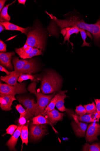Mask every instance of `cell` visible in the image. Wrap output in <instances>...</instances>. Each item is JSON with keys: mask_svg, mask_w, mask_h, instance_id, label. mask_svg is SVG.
<instances>
[{"mask_svg": "<svg viewBox=\"0 0 100 151\" xmlns=\"http://www.w3.org/2000/svg\"><path fill=\"white\" fill-rule=\"evenodd\" d=\"M52 27L57 26L62 29L67 27H76L89 32L92 36L95 44L100 47V17L94 24H88L85 22L80 13L75 9L69 13L66 18L59 20L53 17Z\"/></svg>", "mask_w": 100, "mask_h": 151, "instance_id": "6da1fadb", "label": "cell"}, {"mask_svg": "<svg viewBox=\"0 0 100 151\" xmlns=\"http://www.w3.org/2000/svg\"><path fill=\"white\" fill-rule=\"evenodd\" d=\"M46 31L38 26L29 30L26 43L34 49L44 50L46 45Z\"/></svg>", "mask_w": 100, "mask_h": 151, "instance_id": "7a4b0ae2", "label": "cell"}, {"mask_svg": "<svg viewBox=\"0 0 100 151\" xmlns=\"http://www.w3.org/2000/svg\"><path fill=\"white\" fill-rule=\"evenodd\" d=\"M62 81L60 76L54 72L48 73L42 78L40 89L44 94L55 93L60 88Z\"/></svg>", "mask_w": 100, "mask_h": 151, "instance_id": "3957f363", "label": "cell"}, {"mask_svg": "<svg viewBox=\"0 0 100 151\" xmlns=\"http://www.w3.org/2000/svg\"><path fill=\"white\" fill-rule=\"evenodd\" d=\"M37 84L36 82H33L28 86L27 89L31 93L35 94L37 98V102L35 116L39 114L45 116V110L54 97L55 93L46 95L41 92H37L36 90Z\"/></svg>", "mask_w": 100, "mask_h": 151, "instance_id": "277c9868", "label": "cell"}, {"mask_svg": "<svg viewBox=\"0 0 100 151\" xmlns=\"http://www.w3.org/2000/svg\"><path fill=\"white\" fill-rule=\"evenodd\" d=\"M27 90L24 83H21L16 86L8 84H0V95H9L15 96L17 94L26 93Z\"/></svg>", "mask_w": 100, "mask_h": 151, "instance_id": "5b68a950", "label": "cell"}, {"mask_svg": "<svg viewBox=\"0 0 100 151\" xmlns=\"http://www.w3.org/2000/svg\"><path fill=\"white\" fill-rule=\"evenodd\" d=\"M100 136V125L96 122H93L88 126L86 133L87 142L92 143L98 140V136Z\"/></svg>", "mask_w": 100, "mask_h": 151, "instance_id": "8992f818", "label": "cell"}, {"mask_svg": "<svg viewBox=\"0 0 100 151\" xmlns=\"http://www.w3.org/2000/svg\"><path fill=\"white\" fill-rule=\"evenodd\" d=\"M30 138L34 140H38L45 134L46 132V125L31 124L30 127Z\"/></svg>", "mask_w": 100, "mask_h": 151, "instance_id": "52a82bcc", "label": "cell"}, {"mask_svg": "<svg viewBox=\"0 0 100 151\" xmlns=\"http://www.w3.org/2000/svg\"><path fill=\"white\" fill-rule=\"evenodd\" d=\"M17 100L29 112L32 118L35 116L37 103L34 99L26 97L18 96Z\"/></svg>", "mask_w": 100, "mask_h": 151, "instance_id": "ba28073f", "label": "cell"}, {"mask_svg": "<svg viewBox=\"0 0 100 151\" xmlns=\"http://www.w3.org/2000/svg\"><path fill=\"white\" fill-rule=\"evenodd\" d=\"M73 116L75 121L71 123V126L75 134L79 137H84L87 128L88 124L87 123L79 122L77 115H73Z\"/></svg>", "mask_w": 100, "mask_h": 151, "instance_id": "9c48e42d", "label": "cell"}, {"mask_svg": "<svg viewBox=\"0 0 100 151\" xmlns=\"http://www.w3.org/2000/svg\"><path fill=\"white\" fill-rule=\"evenodd\" d=\"M15 96L9 95H0V107L3 111H9L14 101L16 100Z\"/></svg>", "mask_w": 100, "mask_h": 151, "instance_id": "30bf717a", "label": "cell"}, {"mask_svg": "<svg viewBox=\"0 0 100 151\" xmlns=\"http://www.w3.org/2000/svg\"><path fill=\"white\" fill-rule=\"evenodd\" d=\"M15 54V52H1L0 53V63L10 70H13L11 60L12 56Z\"/></svg>", "mask_w": 100, "mask_h": 151, "instance_id": "8fae6325", "label": "cell"}, {"mask_svg": "<svg viewBox=\"0 0 100 151\" xmlns=\"http://www.w3.org/2000/svg\"><path fill=\"white\" fill-rule=\"evenodd\" d=\"M81 29L77 28V27H67L64 28L61 31V33L64 36V41L63 44L65 43L66 41H68L67 45L70 43L71 45L72 46V49L74 48V45L73 43L70 42V38L72 35L75 34H78Z\"/></svg>", "mask_w": 100, "mask_h": 151, "instance_id": "7c38bea8", "label": "cell"}, {"mask_svg": "<svg viewBox=\"0 0 100 151\" xmlns=\"http://www.w3.org/2000/svg\"><path fill=\"white\" fill-rule=\"evenodd\" d=\"M23 74L15 71L11 72L10 74L5 76H1V79L7 84L12 86H16L19 85L17 83L18 79Z\"/></svg>", "mask_w": 100, "mask_h": 151, "instance_id": "4fadbf2b", "label": "cell"}, {"mask_svg": "<svg viewBox=\"0 0 100 151\" xmlns=\"http://www.w3.org/2000/svg\"><path fill=\"white\" fill-rule=\"evenodd\" d=\"M23 126H19L6 142V145L10 150H16L15 146L17 145L19 137L21 135Z\"/></svg>", "mask_w": 100, "mask_h": 151, "instance_id": "5bb4252c", "label": "cell"}, {"mask_svg": "<svg viewBox=\"0 0 100 151\" xmlns=\"http://www.w3.org/2000/svg\"><path fill=\"white\" fill-rule=\"evenodd\" d=\"M38 70L36 61L34 59H30L25 65L22 72L23 74L32 75L35 74Z\"/></svg>", "mask_w": 100, "mask_h": 151, "instance_id": "9a60e30c", "label": "cell"}, {"mask_svg": "<svg viewBox=\"0 0 100 151\" xmlns=\"http://www.w3.org/2000/svg\"><path fill=\"white\" fill-rule=\"evenodd\" d=\"M46 115L47 116L48 119L52 125H54L57 122L62 120L63 116V114L59 112L55 109L48 112Z\"/></svg>", "mask_w": 100, "mask_h": 151, "instance_id": "2e32d148", "label": "cell"}, {"mask_svg": "<svg viewBox=\"0 0 100 151\" xmlns=\"http://www.w3.org/2000/svg\"><path fill=\"white\" fill-rule=\"evenodd\" d=\"M28 60L29 59H19L18 57H13L12 62L15 68L14 71L22 74L23 67L28 62Z\"/></svg>", "mask_w": 100, "mask_h": 151, "instance_id": "e0dca14e", "label": "cell"}, {"mask_svg": "<svg viewBox=\"0 0 100 151\" xmlns=\"http://www.w3.org/2000/svg\"><path fill=\"white\" fill-rule=\"evenodd\" d=\"M0 23L5 27L6 30L19 31L21 32L22 33L25 34L27 35L30 29V27H29L26 28H24L9 22H1Z\"/></svg>", "mask_w": 100, "mask_h": 151, "instance_id": "ac0fdd59", "label": "cell"}, {"mask_svg": "<svg viewBox=\"0 0 100 151\" xmlns=\"http://www.w3.org/2000/svg\"><path fill=\"white\" fill-rule=\"evenodd\" d=\"M34 49V48L26 43L23 47L19 48H16L15 51L19 57L22 58L24 56L31 52Z\"/></svg>", "mask_w": 100, "mask_h": 151, "instance_id": "d6986e66", "label": "cell"}, {"mask_svg": "<svg viewBox=\"0 0 100 151\" xmlns=\"http://www.w3.org/2000/svg\"><path fill=\"white\" fill-rule=\"evenodd\" d=\"M67 91H62V93L56 103L55 106L60 111L63 112L66 111L65 105V99L66 98L67 96L65 93Z\"/></svg>", "mask_w": 100, "mask_h": 151, "instance_id": "ffe728a7", "label": "cell"}, {"mask_svg": "<svg viewBox=\"0 0 100 151\" xmlns=\"http://www.w3.org/2000/svg\"><path fill=\"white\" fill-rule=\"evenodd\" d=\"M62 91H60L59 93L55 95L51 100L50 103L46 107L44 111L45 116L48 112H49L55 109L57 101L60 97Z\"/></svg>", "mask_w": 100, "mask_h": 151, "instance_id": "44dd1931", "label": "cell"}, {"mask_svg": "<svg viewBox=\"0 0 100 151\" xmlns=\"http://www.w3.org/2000/svg\"><path fill=\"white\" fill-rule=\"evenodd\" d=\"M15 1L12 3L9 4L4 7L0 14V21L1 22H9L11 19V17L8 13L9 7L15 3Z\"/></svg>", "mask_w": 100, "mask_h": 151, "instance_id": "7402d4cb", "label": "cell"}, {"mask_svg": "<svg viewBox=\"0 0 100 151\" xmlns=\"http://www.w3.org/2000/svg\"><path fill=\"white\" fill-rule=\"evenodd\" d=\"M32 124H44L50 123L48 119L44 116L39 114L33 118Z\"/></svg>", "mask_w": 100, "mask_h": 151, "instance_id": "603a6c76", "label": "cell"}, {"mask_svg": "<svg viewBox=\"0 0 100 151\" xmlns=\"http://www.w3.org/2000/svg\"><path fill=\"white\" fill-rule=\"evenodd\" d=\"M83 151H100V143H95L92 145L85 143L83 146Z\"/></svg>", "mask_w": 100, "mask_h": 151, "instance_id": "cb8c5ba5", "label": "cell"}, {"mask_svg": "<svg viewBox=\"0 0 100 151\" xmlns=\"http://www.w3.org/2000/svg\"><path fill=\"white\" fill-rule=\"evenodd\" d=\"M28 125L23 126V127L21 138L22 142V144L25 143L27 145L28 143Z\"/></svg>", "mask_w": 100, "mask_h": 151, "instance_id": "d4e9b609", "label": "cell"}, {"mask_svg": "<svg viewBox=\"0 0 100 151\" xmlns=\"http://www.w3.org/2000/svg\"><path fill=\"white\" fill-rule=\"evenodd\" d=\"M16 108L20 115L25 117L27 119L32 118L29 112L27 109H24L21 104H18Z\"/></svg>", "mask_w": 100, "mask_h": 151, "instance_id": "484cf974", "label": "cell"}, {"mask_svg": "<svg viewBox=\"0 0 100 151\" xmlns=\"http://www.w3.org/2000/svg\"><path fill=\"white\" fill-rule=\"evenodd\" d=\"M42 52V51L41 50L35 48L31 52L23 57L22 59H31L33 57L42 55H43Z\"/></svg>", "mask_w": 100, "mask_h": 151, "instance_id": "4316f807", "label": "cell"}, {"mask_svg": "<svg viewBox=\"0 0 100 151\" xmlns=\"http://www.w3.org/2000/svg\"><path fill=\"white\" fill-rule=\"evenodd\" d=\"M78 120L87 123L95 122L91 117V114H85L82 116H77Z\"/></svg>", "mask_w": 100, "mask_h": 151, "instance_id": "83f0119b", "label": "cell"}, {"mask_svg": "<svg viewBox=\"0 0 100 151\" xmlns=\"http://www.w3.org/2000/svg\"><path fill=\"white\" fill-rule=\"evenodd\" d=\"M83 106L86 109L88 114H91L97 112L96 105L94 102L91 104L84 105Z\"/></svg>", "mask_w": 100, "mask_h": 151, "instance_id": "f1b7e54d", "label": "cell"}, {"mask_svg": "<svg viewBox=\"0 0 100 151\" xmlns=\"http://www.w3.org/2000/svg\"><path fill=\"white\" fill-rule=\"evenodd\" d=\"M29 79L31 80L32 81H37L35 76L29 74H23L19 77L18 81L19 83H21L23 81Z\"/></svg>", "mask_w": 100, "mask_h": 151, "instance_id": "f546056e", "label": "cell"}, {"mask_svg": "<svg viewBox=\"0 0 100 151\" xmlns=\"http://www.w3.org/2000/svg\"><path fill=\"white\" fill-rule=\"evenodd\" d=\"M86 32L87 31L85 30L82 29L80 32L83 41V42L81 46L82 47H83L84 46L90 47V44L91 43H88L86 42V38L87 37V34Z\"/></svg>", "mask_w": 100, "mask_h": 151, "instance_id": "4dcf8cb0", "label": "cell"}, {"mask_svg": "<svg viewBox=\"0 0 100 151\" xmlns=\"http://www.w3.org/2000/svg\"><path fill=\"white\" fill-rule=\"evenodd\" d=\"M75 111L76 114L79 116H82L87 113L86 109L81 104L76 107Z\"/></svg>", "mask_w": 100, "mask_h": 151, "instance_id": "1f68e13d", "label": "cell"}, {"mask_svg": "<svg viewBox=\"0 0 100 151\" xmlns=\"http://www.w3.org/2000/svg\"><path fill=\"white\" fill-rule=\"evenodd\" d=\"M18 127L17 126L14 125L9 126L6 130V134L12 135L15 132V130L17 129Z\"/></svg>", "mask_w": 100, "mask_h": 151, "instance_id": "d6a6232c", "label": "cell"}, {"mask_svg": "<svg viewBox=\"0 0 100 151\" xmlns=\"http://www.w3.org/2000/svg\"><path fill=\"white\" fill-rule=\"evenodd\" d=\"M27 119L25 117L22 115H20V117L18 120V123L19 124V126H25L26 125L27 120Z\"/></svg>", "mask_w": 100, "mask_h": 151, "instance_id": "836d02e7", "label": "cell"}, {"mask_svg": "<svg viewBox=\"0 0 100 151\" xmlns=\"http://www.w3.org/2000/svg\"><path fill=\"white\" fill-rule=\"evenodd\" d=\"M6 45L1 40H0V52H6Z\"/></svg>", "mask_w": 100, "mask_h": 151, "instance_id": "e575fe53", "label": "cell"}, {"mask_svg": "<svg viewBox=\"0 0 100 151\" xmlns=\"http://www.w3.org/2000/svg\"><path fill=\"white\" fill-rule=\"evenodd\" d=\"M96 104L97 112L100 118V99H94Z\"/></svg>", "mask_w": 100, "mask_h": 151, "instance_id": "d590c367", "label": "cell"}, {"mask_svg": "<svg viewBox=\"0 0 100 151\" xmlns=\"http://www.w3.org/2000/svg\"><path fill=\"white\" fill-rule=\"evenodd\" d=\"M91 117L95 122L99 121V118L97 112L91 114Z\"/></svg>", "mask_w": 100, "mask_h": 151, "instance_id": "8d00e7d4", "label": "cell"}, {"mask_svg": "<svg viewBox=\"0 0 100 151\" xmlns=\"http://www.w3.org/2000/svg\"><path fill=\"white\" fill-rule=\"evenodd\" d=\"M0 70H1V71L7 74V75H9L11 73V72H9L4 67L1 65H0Z\"/></svg>", "mask_w": 100, "mask_h": 151, "instance_id": "74e56055", "label": "cell"}, {"mask_svg": "<svg viewBox=\"0 0 100 151\" xmlns=\"http://www.w3.org/2000/svg\"><path fill=\"white\" fill-rule=\"evenodd\" d=\"M6 1V0H1L0 1V12H1L3 9V7Z\"/></svg>", "mask_w": 100, "mask_h": 151, "instance_id": "f35d334b", "label": "cell"}, {"mask_svg": "<svg viewBox=\"0 0 100 151\" xmlns=\"http://www.w3.org/2000/svg\"><path fill=\"white\" fill-rule=\"evenodd\" d=\"M6 29L5 27L1 23H0V32L5 30Z\"/></svg>", "mask_w": 100, "mask_h": 151, "instance_id": "ab89813d", "label": "cell"}, {"mask_svg": "<svg viewBox=\"0 0 100 151\" xmlns=\"http://www.w3.org/2000/svg\"><path fill=\"white\" fill-rule=\"evenodd\" d=\"M19 4H21L25 5L26 1V0H18Z\"/></svg>", "mask_w": 100, "mask_h": 151, "instance_id": "60d3db41", "label": "cell"}]
</instances>
